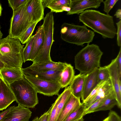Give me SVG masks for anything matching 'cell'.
Masks as SVG:
<instances>
[{
	"label": "cell",
	"mask_w": 121,
	"mask_h": 121,
	"mask_svg": "<svg viewBox=\"0 0 121 121\" xmlns=\"http://www.w3.org/2000/svg\"><path fill=\"white\" fill-rule=\"evenodd\" d=\"M74 76L73 67L71 64L67 63L62 70L58 82L61 88L65 87L69 85Z\"/></svg>",
	"instance_id": "23"
},
{
	"label": "cell",
	"mask_w": 121,
	"mask_h": 121,
	"mask_svg": "<svg viewBox=\"0 0 121 121\" xmlns=\"http://www.w3.org/2000/svg\"><path fill=\"white\" fill-rule=\"evenodd\" d=\"M59 99L60 97L59 95L55 102L50 108V111L48 121H56V108Z\"/></svg>",
	"instance_id": "30"
},
{
	"label": "cell",
	"mask_w": 121,
	"mask_h": 121,
	"mask_svg": "<svg viewBox=\"0 0 121 121\" xmlns=\"http://www.w3.org/2000/svg\"><path fill=\"white\" fill-rule=\"evenodd\" d=\"M3 36V34L1 31V28L0 26V39L2 38Z\"/></svg>",
	"instance_id": "42"
},
{
	"label": "cell",
	"mask_w": 121,
	"mask_h": 121,
	"mask_svg": "<svg viewBox=\"0 0 121 121\" xmlns=\"http://www.w3.org/2000/svg\"><path fill=\"white\" fill-rule=\"evenodd\" d=\"M23 48L18 38L8 35L0 39V60L4 64L5 68H22Z\"/></svg>",
	"instance_id": "2"
},
{
	"label": "cell",
	"mask_w": 121,
	"mask_h": 121,
	"mask_svg": "<svg viewBox=\"0 0 121 121\" xmlns=\"http://www.w3.org/2000/svg\"><path fill=\"white\" fill-rule=\"evenodd\" d=\"M38 22H36L30 25L26 30L18 38L21 43L23 44L26 43L32 34Z\"/></svg>",
	"instance_id": "27"
},
{
	"label": "cell",
	"mask_w": 121,
	"mask_h": 121,
	"mask_svg": "<svg viewBox=\"0 0 121 121\" xmlns=\"http://www.w3.org/2000/svg\"><path fill=\"white\" fill-rule=\"evenodd\" d=\"M82 104L80 99L72 93L56 121H65L69 115Z\"/></svg>",
	"instance_id": "17"
},
{
	"label": "cell",
	"mask_w": 121,
	"mask_h": 121,
	"mask_svg": "<svg viewBox=\"0 0 121 121\" xmlns=\"http://www.w3.org/2000/svg\"><path fill=\"white\" fill-rule=\"evenodd\" d=\"M44 10L42 0H27L26 13L30 25L43 19Z\"/></svg>",
	"instance_id": "9"
},
{
	"label": "cell",
	"mask_w": 121,
	"mask_h": 121,
	"mask_svg": "<svg viewBox=\"0 0 121 121\" xmlns=\"http://www.w3.org/2000/svg\"><path fill=\"white\" fill-rule=\"evenodd\" d=\"M35 35L32 49L28 60L32 61L39 51L43 43V33L42 25L39 27Z\"/></svg>",
	"instance_id": "21"
},
{
	"label": "cell",
	"mask_w": 121,
	"mask_h": 121,
	"mask_svg": "<svg viewBox=\"0 0 121 121\" xmlns=\"http://www.w3.org/2000/svg\"><path fill=\"white\" fill-rule=\"evenodd\" d=\"M117 105V102L113 91L105 98L100 105L94 111V112L110 110Z\"/></svg>",
	"instance_id": "24"
},
{
	"label": "cell",
	"mask_w": 121,
	"mask_h": 121,
	"mask_svg": "<svg viewBox=\"0 0 121 121\" xmlns=\"http://www.w3.org/2000/svg\"><path fill=\"white\" fill-rule=\"evenodd\" d=\"M98 68L86 74L81 98L83 102L97 85Z\"/></svg>",
	"instance_id": "15"
},
{
	"label": "cell",
	"mask_w": 121,
	"mask_h": 121,
	"mask_svg": "<svg viewBox=\"0 0 121 121\" xmlns=\"http://www.w3.org/2000/svg\"><path fill=\"white\" fill-rule=\"evenodd\" d=\"M103 53L96 44H87L74 57L75 69L80 73L86 74L100 66V60Z\"/></svg>",
	"instance_id": "3"
},
{
	"label": "cell",
	"mask_w": 121,
	"mask_h": 121,
	"mask_svg": "<svg viewBox=\"0 0 121 121\" xmlns=\"http://www.w3.org/2000/svg\"><path fill=\"white\" fill-rule=\"evenodd\" d=\"M24 77L33 86L37 93L50 96L59 95L61 87L58 82L50 81L23 74Z\"/></svg>",
	"instance_id": "8"
},
{
	"label": "cell",
	"mask_w": 121,
	"mask_h": 121,
	"mask_svg": "<svg viewBox=\"0 0 121 121\" xmlns=\"http://www.w3.org/2000/svg\"><path fill=\"white\" fill-rule=\"evenodd\" d=\"M0 77H1V76H0Z\"/></svg>",
	"instance_id": "46"
},
{
	"label": "cell",
	"mask_w": 121,
	"mask_h": 121,
	"mask_svg": "<svg viewBox=\"0 0 121 121\" xmlns=\"http://www.w3.org/2000/svg\"><path fill=\"white\" fill-rule=\"evenodd\" d=\"M80 22L100 35L104 39H113L117 29L113 16L97 10L86 9L79 14Z\"/></svg>",
	"instance_id": "1"
},
{
	"label": "cell",
	"mask_w": 121,
	"mask_h": 121,
	"mask_svg": "<svg viewBox=\"0 0 121 121\" xmlns=\"http://www.w3.org/2000/svg\"><path fill=\"white\" fill-rule=\"evenodd\" d=\"M43 24V39L42 47L33 60L32 64H39L52 60L50 55L51 49L54 41V18L53 13H47L44 18Z\"/></svg>",
	"instance_id": "6"
},
{
	"label": "cell",
	"mask_w": 121,
	"mask_h": 121,
	"mask_svg": "<svg viewBox=\"0 0 121 121\" xmlns=\"http://www.w3.org/2000/svg\"><path fill=\"white\" fill-rule=\"evenodd\" d=\"M35 35H32L26 43V46L24 48L23 52V62L28 60L29 56L31 51L34 41Z\"/></svg>",
	"instance_id": "28"
},
{
	"label": "cell",
	"mask_w": 121,
	"mask_h": 121,
	"mask_svg": "<svg viewBox=\"0 0 121 121\" xmlns=\"http://www.w3.org/2000/svg\"><path fill=\"white\" fill-rule=\"evenodd\" d=\"M107 66L117 101V105L121 108V93L119 91V85L120 82L121 81V76L119 73L116 58L112 60L110 63Z\"/></svg>",
	"instance_id": "10"
},
{
	"label": "cell",
	"mask_w": 121,
	"mask_h": 121,
	"mask_svg": "<svg viewBox=\"0 0 121 121\" xmlns=\"http://www.w3.org/2000/svg\"><path fill=\"white\" fill-rule=\"evenodd\" d=\"M67 63L60 62H56L52 60L41 63L32 64L28 67L36 71H44L51 70H62Z\"/></svg>",
	"instance_id": "18"
},
{
	"label": "cell",
	"mask_w": 121,
	"mask_h": 121,
	"mask_svg": "<svg viewBox=\"0 0 121 121\" xmlns=\"http://www.w3.org/2000/svg\"><path fill=\"white\" fill-rule=\"evenodd\" d=\"M97 79L98 84L110 79L109 73L107 66L100 67L98 68Z\"/></svg>",
	"instance_id": "29"
},
{
	"label": "cell",
	"mask_w": 121,
	"mask_h": 121,
	"mask_svg": "<svg viewBox=\"0 0 121 121\" xmlns=\"http://www.w3.org/2000/svg\"><path fill=\"white\" fill-rule=\"evenodd\" d=\"M103 1V0H70L69 7L70 10L67 12V14L79 15L87 9L98 8Z\"/></svg>",
	"instance_id": "11"
},
{
	"label": "cell",
	"mask_w": 121,
	"mask_h": 121,
	"mask_svg": "<svg viewBox=\"0 0 121 121\" xmlns=\"http://www.w3.org/2000/svg\"><path fill=\"white\" fill-rule=\"evenodd\" d=\"M39 117H35L32 121H37Z\"/></svg>",
	"instance_id": "43"
},
{
	"label": "cell",
	"mask_w": 121,
	"mask_h": 121,
	"mask_svg": "<svg viewBox=\"0 0 121 121\" xmlns=\"http://www.w3.org/2000/svg\"><path fill=\"white\" fill-rule=\"evenodd\" d=\"M5 65L4 63L0 60V70L5 68Z\"/></svg>",
	"instance_id": "40"
},
{
	"label": "cell",
	"mask_w": 121,
	"mask_h": 121,
	"mask_svg": "<svg viewBox=\"0 0 121 121\" xmlns=\"http://www.w3.org/2000/svg\"><path fill=\"white\" fill-rule=\"evenodd\" d=\"M108 121H121L120 117L115 111H110L109 113Z\"/></svg>",
	"instance_id": "35"
},
{
	"label": "cell",
	"mask_w": 121,
	"mask_h": 121,
	"mask_svg": "<svg viewBox=\"0 0 121 121\" xmlns=\"http://www.w3.org/2000/svg\"><path fill=\"white\" fill-rule=\"evenodd\" d=\"M60 33L62 40L69 43L83 46L89 44L95 36L94 32L84 25L80 26L66 23L61 25Z\"/></svg>",
	"instance_id": "4"
},
{
	"label": "cell",
	"mask_w": 121,
	"mask_h": 121,
	"mask_svg": "<svg viewBox=\"0 0 121 121\" xmlns=\"http://www.w3.org/2000/svg\"><path fill=\"white\" fill-rule=\"evenodd\" d=\"M9 86L18 105L33 108L38 104L37 93L32 85L24 77Z\"/></svg>",
	"instance_id": "5"
},
{
	"label": "cell",
	"mask_w": 121,
	"mask_h": 121,
	"mask_svg": "<svg viewBox=\"0 0 121 121\" xmlns=\"http://www.w3.org/2000/svg\"><path fill=\"white\" fill-rule=\"evenodd\" d=\"M86 108V106L82 103L80 106L69 115L65 121H73L83 117V114Z\"/></svg>",
	"instance_id": "26"
},
{
	"label": "cell",
	"mask_w": 121,
	"mask_h": 121,
	"mask_svg": "<svg viewBox=\"0 0 121 121\" xmlns=\"http://www.w3.org/2000/svg\"><path fill=\"white\" fill-rule=\"evenodd\" d=\"M14 106L10 107L4 111L0 112V121L2 119L7 113Z\"/></svg>",
	"instance_id": "38"
},
{
	"label": "cell",
	"mask_w": 121,
	"mask_h": 121,
	"mask_svg": "<svg viewBox=\"0 0 121 121\" xmlns=\"http://www.w3.org/2000/svg\"><path fill=\"white\" fill-rule=\"evenodd\" d=\"M32 113L28 108L14 106L0 121H29Z\"/></svg>",
	"instance_id": "13"
},
{
	"label": "cell",
	"mask_w": 121,
	"mask_h": 121,
	"mask_svg": "<svg viewBox=\"0 0 121 121\" xmlns=\"http://www.w3.org/2000/svg\"><path fill=\"white\" fill-rule=\"evenodd\" d=\"M118 0H106L103 1L104 11L107 15Z\"/></svg>",
	"instance_id": "32"
},
{
	"label": "cell",
	"mask_w": 121,
	"mask_h": 121,
	"mask_svg": "<svg viewBox=\"0 0 121 121\" xmlns=\"http://www.w3.org/2000/svg\"><path fill=\"white\" fill-rule=\"evenodd\" d=\"M116 58L118 69L119 73L121 76V47H120V50Z\"/></svg>",
	"instance_id": "36"
},
{
	"label": "cell",
	"mask_w": 121,
	"mask_h": 121,
	"mask_svg": "<svg viewBox=\"0 0 121 121\" xmlns=\"http://www.w3.org/2000/svg\"><path fill=\"white\" fill-rule=\"evenodd\" d=\"M21 68H4L0 70V75L4 81L9 85L24 77Z\"/></svg>",
	"instance_id": "16"
},
{
	"label": "cell",
	"mask_w": 121,
	"mask_h": 121,
	"mask_svg": "<svg viewBox=\"0 0 121 121\" xmlns=\"http://www.w3.org/2000/svg\"><path fill=\"white\" fill-rule=\"evenodd\" d=\"M16 99L9 85L1 76L0 78V111L6 109Z\"/></svg>",
	"instance_id": "14"
},
{
	"label": "cell",
	"mask_w": 121,
	"mask_h": 121,
	"mask_svg": "<svg viewBox=\"0 0 121 121\" xmlns=\"http://www.w3.org/2000/svg\"><path fill=\"white\" fill-rule=\"evenodd\" d=\"M116 18H119L120 20L121 19V9H118L114 15Z\"/></svg>",
	"instance_id": "39"
},
{
	"label": "cell",
	"mask_w": 121,
	"mask_h": 121,
	"mask_svg": "<svg viewBox=\"0 0 121 121\" xmlns=\"http://www.w3.org/2000/svg\"><path fill=\"white\" fill-rule=\"evenodd\" d=\"M2 8L0 3V17L1 16L2 13Z\"/></svg>",
	"instance_id": "44"
},
{
	"label": "cell",
	"mask_w": 121,
	"mask_h": 121,
	"mask_svg": "<svg viewBox=\"0 0 121 121\" xmlns=\"http://www.w3.org/2000/svg\"><path fill=\"white\" fill-rule=\"evenodd\" d=\"M27 2L13 11L9 35L11 37L18 38L31 25L26 13Z\"/></svg>",
	"instance_id": "7"
},
{
	"label": "cell",
	"mask_w": 121,
	"mask_h": 121,
	"mask_svg": "<svg viewBox=\"0 0 121 121\" xmlns=\"http://www.w3.org/2000/svg\"><path fill=\"white\" fill-rule=\"evenodd\" d=\"M23 74L43 80L58 82L62 70H51L38 71L32 70L28 67L21 69Z\"/></svg>",
	"instance_id": "12"
},
{
	"label": "cell",
	"mask_w": 121,
	"mask_h": 121,
	"mask_svg": "<svg viewBox=\"0 0 121 121\" xmlns=\"http://www.w3.org/2000/svg\"><path fill=\"white\" fill-rule=\"evenodd\" d=\"M70 0H48L46 7L53 12H68L70 10L69 7Z\"/></svg>",
	"instance_id": "22"
},
{
	"label": "cell",
	"mask_w": 121,
	"mask_h": 121,
	"mask_svg": "<svg viewBox=\"0 0 121 121\" xmlns=\"http://www.w3.org/2000/svg\"><path fill=\"white\" fill-rule=\"evenodd\" d=\"M27 0H8L9 6L12 9L13 11L25 4Z\"/></svg>",
	"instance_id": "33"
},
{
	"label": "cell",
	"mask_w": 121,
	"mask_h": 121,
	"mask_svg": "<svg viewBox=\"0 0 121 121\" xmlns=\"http://www.w3.org/2000/svg\"><path fill=\"white\" fill-rule=\"evenodd\" d=\"M103 121H108V117H107L104 119Z\"/></svg>",
	"instance_id": "45"
},
{
	"label": "cell",
	"mask_w": 121,
	"mask_h": 121,
	"mask_svg": "<svg viewBox=\"0 0 121 121\" xmlns=\"http://www.w3.org/2000/svg\"><path fill=\"white\" fill-rule=\"evenodd\" d=\"M113 91L110 79L105 81L98 90L94 98L85 104H83L86 108L100 99L105 98Z\"/></svg>",
	"instance_id": "20"
},
{
	"label": "cell",
	"mask_w": 121,
	"mask_h": 121,
	"mask_svg": "<svg viewBox=\"0 0 121 121\" xmlns=\"http://www.w3.org/2000/svg\"><path fill=\"white\" fill-rule=\"evenodd\" d=\"M86 76V74L80 73L75 75L69 86L72 91V93L75 97L80 99Z\"/></svg>",
	"instance_id": "19"
},
{
	"label": "cell",
	"mask_w": 121,
	"mask_h": 121,
	"mask_svg": "<svg viewBox=\"0 0 121 121\" xmlns=\"http://www.w3.org/2000/svg\"><path fill=\"white\" fill-rule=\"evenodd\" d=\"M84 119L83 117L80 118L73 121H83Z\"/></svg>",
	"instance_id": "41"
},
{
	"label": "cell",
	"mask_w": 121,
	"mask_h": 121,
	"mask_svg": "<svg viewBox=\"0 0 121 121\" xmlns=\"http://www.w3.org/2000/svg\"><path fill=\"white\" fill-rule=\"evenodd\" d=\"M117 28L116 34L117 35V44L118 46H121V20L116 23Z\"/></svg>",
	"instance_id": "34"
},
{
	"label": "cell",
	"mask_w": 121,
	"mask_h": 121,
	"mask_svg": "<svg viewBox=\"0 0 121 121\" xmlns=\"http://www.w3.org/2000/svg\"><path fill=\"white\" fill-rule=\"evenodd\" d=\"M105 98L97 100L86 108L83 114V116L87 114L94 112V111L99 106Z\"/></svg>",
	"instance_id": "31"
},
{
	"label": "cell",
	"mask_w": 121,
	"mask_h": 121,
	"mask_svg": "<svg viewBox=\"0 0 121 121\" xmlns=\"http://www.w3.org/2000/svg\"><path fill=\"white\" fill-rule=\"evenodd\" d=\"M50 111V108L47 111L44 112L38 118L37 121H48Z\"/></svg>",
	"instance_id": "37"
},
{
	"label": "cell",
	"mask_w": 121,
	"mask_h": 121,
	"mask_svg": "<svg viewBox=\"0 0 121 121\" xmlns=\"http://www.w3.org/2000/svg\"><path fill=\"white\" fill-rule=\"evenodd\" d=\"M72 93V91L69 86L66 87L60 95L59 101L56 108V121Z\"/></svg>",
	"instance_id": "25"
}]
</instances>
